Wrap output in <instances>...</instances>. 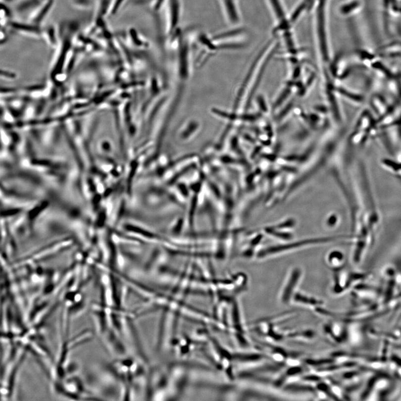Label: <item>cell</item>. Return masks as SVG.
Segmentation results:
<instances>
[{
	"label": "cell",
	"instance_id": "6da1fadb",
	"mask_svg": "<svg viewBox=\"0 0 401 401\" xmlns=\"http://www.w3.org/2000/svg\"><path fill=\"white\" fill-rule=\"evenodd\" d=\"M13 31L24 37L33 39H42L43 28L41 26L30 23L11 21L8 26Z\"/></svg>",
	"mask_w": 401,
	"mask_h": 401
},
{
	"label": "cell",
	"instance_id": "8fae6325",
	"mask_svg": "<svg viewBox=\"0 0 401 401\" xmlns=\"http://www.w3.org/2000/svg\"><path fill=\"white\" fill-rule=\"evenodd\" d=\"M271 1L272 2H273L274 7L276 10V12H277L279 17L283 18L284 16V13L282 8L280 7L278 0H271Z\"/></svg>",
	"mask_w": 401,
	"mask_h": 401
},
{
	"label": "cell",
	"instance_id": "7a4b0ae2",
	"mask_svg": "<svg viewBox=\"0 0 401 401\" xmlns=\"http://www.w3.org/2000/svg\"><path fill=\"white\" fill-rule=\"evenodd\" d=\"M55 0H46L36 7L28 15V22L41 26L43 22L49 14L54 6Z\"/></svg>",
	"mask_w": 401,
	"mask_h": 401
},
{
	"label": "cell",
	"instance_id": "3957f363",
	"mask_svg": "<svg viewBox=\"0 0 401 401\" xmlns=\"http://www.w3.org/2000/svg\"><path fill=\"white\" fill-rule=\"evenodd\" d=\"M168 33L173 35L180 23L181 13L180 0H167Z\"/></svg>",
	"mask_w": 401,
	"mask_h": 401
},
{
	"label": "cell",
	"instance_id": "9a60e30c",
	"mask_svg": "<svg viewBox=\"0 0 401 401\" xmlns=\"http://www.w3.org/2000/svg\"><path fill=\"white\" fill-rule=\"evenodd\" d=\"M40 1H46V0H40Z\"/></svg>",
	"mask_w": 401,
	"mask_h": 401
},
{
	"label": "cell",
	"instance_id": "8992f818",
	"mask_svg": "<svg viewBox=\"0 0 401 401\" xmlns=\"http://www.w3.org/2000/svg\"><path fill=\"white\" fill-rule=\"evenodd\" d=\"M43 1L40 0H20L16 6V11L20 14L29 13Z\"/></svg>",
	"mask_w": 401,
	"mask_h": 401
},
{
	"label": "cell",
	"instance_id": "4fadbf2b",
	"mask_svg": "<svg viewBox=\"0 0 401 401\" xmlns=\"http://www.w3.org/2000/svg\"><path fill=\"white\" fill-rule=\"evenodd\" d=\"M7 34L6 32V31L4 30V29L1 28V37H0V40H1V44H3L5 43L7 41Z\"/></svg>",
	"mask_w": 401,
	"mask_h": 401
},
{
	"label": "cell",
	"instance_id": "30bf717a",
	"mask_svg": "<svg viewBox=\"0 0 401 401\" xmlns=\"http://www.w3.org/2000/svg\"><path fill=\"white\" fill-rule=\"evenodd\" d=\"M225 6L226 7L227 11H228L229 15L231 19H235L236 18V13L235 12L233 0H224Z\"/></svg>",
	"mask_w": 401,
	"mask_h": 401
},
{
	"label": "cell",
	"instance_id": "277c9868",
	"mask_svg": "<svg viewBox=\"0 0 401 401\" xmlns=\"http://www.w3.org/2000/svg\"><path fill=\"white\" fill-rule=\"evenodd\" d=\"M42 39L48 47L54 50L59 42V30L54 25H49L43 29Z\"/></svg>",
	"mask_w": 401,
	"mask_h": 401
},
{
	"label": "cell",
	"instance_id": "7c38bea8",
	"mask_svg": "<svg viewBox=\"0 0 401 401\" xmlns=\"http://www.w3.org/2000/svg\"><path fill=\"white\" fill-rule=\"evenodd\" d=\"M306 4V2L302 3L297 8V10L293 13L292 16V21H295L297 19V17L300 15L301 11L305 8Z\"/></svg>",
	"mask_w": 401,
	"mask_h": 401
},
{
	"label": "cell",
	"instance_id": "52a82bcc",
	"mask_svg": "<svg viewBox=\"0 0 401 401\" xmlns=\"http://www.w3.org/2000/svg\"><path fill=\"white\" fill-rule=\"evenodd\" d=\"M71 5L79 10L87 11L95 7L94 0H70Z\"/></svg>",
	"mask_w": 401,
	"mask_h": 401
},
{
	"label": "cell",
	"instance_id": "9c48e42d",
	"mask_svg": "<svg viewBox=\"0 0 401 401\" xmlns=\"http://www.w3.org/2000/svg\"><path fill=\"white\" fill-rule=\"evenodd\" d=\"M127 1L128 0H110L108 18L117 14Z\"/></svg>",
	"mask_w": 401,
	"mask_h": 401
},
{
	"label": "cell",
	"instance_id": "5bb4252c",
	"mask_svg": "<svg viewBox=\"0 0 401 401\" xmlns=\"http://www.w3.org/2000/svg\"><path fill=\"white\" fill-rule=\"evenodd\" d=\"M13 1V0H1V2L3 3Z\"/></svg>",
	"mask_w": 401,
	"mask_h": 401
},
{
	"label": "cell",
	"instance_id": "5b68a950",
	"mask_svg": "<svg viewBox=\"0 0 401 401\" xmlns=\"http://www.w3.org/2000/svg\"><path fill=\"white\" fill-rule=\"evenodd\" d=\"M110 0H97L94 7L93 19H105L108 18Z\"/></svg>",
	"mask_w": 401,
	"mask_h": 401
},
{
	"label": "cell",
	"instance_id": "ba28073f",
	"mask_svg": "<svg viewBox=\"0 0 401 401\" xmlns=\"http://www.w3.org/2000/svg\"><path fill=\"white\" fill-rule=\"evenodd\" d=\"M12 17V12L5 3L2 2L1 11H0V18H1V25L2 28L8 26L10 23Z\"/></svg>",
	"mask_w": 401,
	"mask_h": 401
}]
</instances>
